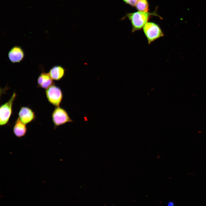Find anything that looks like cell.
Wrapping results in <instances>:
<instances>
[{
  "label": "cell",
  "mask_w": 206,
  "mask_h": 206,
  "mask_svg": "<svg viewBox=\"0 0 206 206\" xmlns=\"http://www.w3.org/2000/svg\"><path fill=\"white\" fill-rule=\"evenodd\" d=\"M157 16L161 19L162 18L155 13H150L138 11L127 14L126 17L128 18L131 23L132 32L133 33L136 31L140 30L148 21L151 15Z\"/></svg>",
  "instance_id": "cell-1"
},
{
  "label": "cell",
  "mask_w": 206,
  "mask_h": 206,
  "mask_svg": "<svg viewBox=\"0 0 206 206\" xmlns=\"http://www.w3.org/2000/svg\"><path fill=\"white\" fill-rule=\"evenodd\" d=\"M142 29L149 44L164 36L160 26L157 24L153 22H147Z\"/></svg>",
  "instance_id": "cell-2"
},
{
  "label": "cell",
  "mask_w": 206,
  "mask_h": 206,
  "mask_svg": "<svg viewBox=\"0 0 206 206\" xmlns=\"http://www.w3.org/2000/svg\"><path fill=\"white\" fill-rule=\"evenodd\" d=\"M52 118L55 127L73 121L67 111L60 106L56 107L52 113Z\"/></svg>",
  "instance_id": "cell-3"
},
{
  "label": "cell",
  "mask_w": 206,
  "mask_h": 206,
  "mask_svg": "<svg viewBox=\"0 0 206 206\" xmlns=\"http://www.w3.org/2000/svg\"><path fill=\"white\" fill-rule=\"evenodd\" d=\"M45 94L50 103L56 107L59 106L63 97L62 92L59 87L54 84L46 89Z\"/></svg>",
  "instance_id": "cell-4"
},
{
  "label": "cell",
  "mask_w": 206,
  "mask_h": 206,
  "mask_svg": "<svg viewBox=\"0 0 206 206\" xmlns=\"http://www.w3.org/2000/svg\"><path fill=\"white\" fill-rule=\"evenodd\" d=\"M16 96L14 93L9 100L1 105L0 108V124L3 126L7 124L12 113V106Z\"/></svg>",
  "instance_id": "cell-5"
},
{
  "label": "cell",
  "mask_w": 206,
  "mask_h": 206,
  "mask_svg": "<svg viewBox=\"0 0 206 206\" xmlns=\"http://www.w3.org/2000/svg\"><path fill=\"white\" fill-rule=\"evenodd\" d=\"M8 57L11 63L14 64L19 63L24 59L25 53L20 46L15 45L9 50L8 53Z\"/></svg>",
  "instance_id": "cell-6"
},
{
  "label": "cell",
  "mask_w": 206,
  "mask_h": 206,
  "mask_svg": "<svg viewBox=\"0 0 206 206\" xmlns=\"http://www.w3.org/2000/svg\"><path fill=\"white\" fill-rule=\"evenodd\" d=\"M18 116L20 120L26 124L31 122L36 118L34 112L30 108L26 106L21 108Z\"/></svg>",
  "instance_id": "cell-7"
},
{
  "label": "cell",
  "mask_w": 206,
  "mask_h": 206,
  "mask_svg": "<svg viewBox=\"0 0 206 206\" xmlns=\"http://www.w3.org/2000/svg\"><path fill=\"white\" fill-rule=\"evenodd\" d=\"M37 83L39 87L47 89L54 84L53 80L48 73L42 72L39 75L37 79Z\"/></svg>",
  "instance_id": "cell-8"
},
{
  "label": "cell",
  "mask_w": 206,
  "mask_h": 206,
  "mask_svg": "<svg viewBox=\"0 0 206 206\" xmlns=\"http://www.w3.org/2000/svg\"><path fill=\"white\" fill-rule=\"evenodd\" d=\"M65 71L66 69L63 67L57 65L51 68L48 73L53 80H59L64 76Z\"/></svg>",
  "instance_id": "cell-9"
},
{
  "label": "cell",
  "mask_w": 206,
  "mask_h": 206,
  "mask_svg": "<svg viewBox=\"0 0 206 206\" xmlns=\"http://www.w3.org/2000/svg\"><path fill=\"white\" fill-rule=\"evenodd\" d=\"M26 124L23 123L19 117L16 121L13 128V131L15 135L20 138L24 136L27 131Z\"/></svg>",
  "instance_id": "cell-10"
},
{
  "label": "cell",
  "mask_w": 206,
  "mask_h": 206,
  "mask_svg": "<svg viewBox=\"0 0 206 206\" xmlns=\"http://www.w3.org/2000/svg\"><path fill=\"white\" fill-rule=\"evenodd\" d=\"M136 7L140 11L147 12L148 11V4L147 0H138Z\"/></svg>",
  "instance_id": "cell-11"
},
{
  "label": "cell",
  "mask_w": 206,
  "mask_h": 206,
  "mask_svg": "<svg viewBox=\"0 0 206 206\" xmlns=\"http://www.w3.org/2000/svg\"><path fill=\"white\" fill-rule=\"evenodd\" d=\"M138 0H123L126 3L132 6H136Z\"/></svg>",
  "instance_id": "cell-12"
},
{
  "label": "cell",
  "mask_w": 206,
  "mask_h": 206,
  "mask_svg": "<svg viewBox=\"0 0 206 206\" xmlns=\"http://www.w3.org/2000/svg\"><path fill=\"white\" fill-rule=\"evenodd\" d=\"M174 203L172 202H169L168 204V206H174Z\"/></svg>",
  "instance_id": "cell-13"
}]
</instances>
